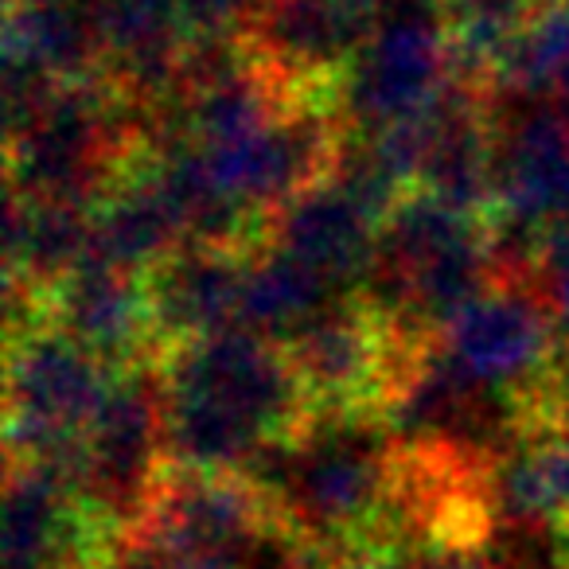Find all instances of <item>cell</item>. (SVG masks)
Segmentation results:
<instances>
[{
  "mask_svg": "<svg viewBox=\"0 0 569 569\" xmlns=\"http://www.w3.org/2000/svg\"><path fill=\"white\" fill-rule=\"evenodd\" d=\"M157 382L176 472L253 476L317 421L284 343L250 328L160 351Z\"/></svg>",
  "mask_w": 569,
  "mask_h": 569,
  "instance_id": "6da1fadb",
  "label": "cell"
},
{
  "mask_svg": "<svg viewBox=\"0 0 569 569\" xmlns=\"http://www.w3.org/2000/svg\"><path fill=\"white\" fill-rule=\"evenodd\" d=\"M284 522L312 553H351L387 546L398 511L395 445L379 441V418H317L297 445L269 457Z\"/></svg>",
  "mask_w": 569,
  "mask_h": 569,
  "instance_id": "7a4b0ae2",
  "label": "cell"
},
{
  "mask_svg": "<svg viewBox=\"0 0 569 569\" xmlns=\"http://www.w3.org/2000/svg\"><path fill=\"white\" fill-rule=\"evenodd\" d=\"M496 222L452 207L429 191H410L382 222L371 293L406 332L437 340L457 312L488 293L503 269Z\"/></svg>",
  "mask_w": 569,
  "mask_h": 569,
  "instance_id": "3957f363",
  "label": "cell"
},
{
  "mask_svg": "<svg viewBox=\"0 0 569 569\" xmlns=\"http://www.w3.org/2000/svg\"><path fill=\"white\" fill-rule=\"evenodd\" d=\"M118 379L110 363L40 317L9 332V457L82 480L87 433Z\"/></svg>",
  "mask_w": 569,
  "mask_h": 569,
  "instance_id": "277c9868",
  "label": "cell"
},
{
  "mask_svg": "<svg viewBox=\"0 0 569 569\" xmlns=\"http://www.w3.org/2000/svg\"><path fill=\"white\" fill-rule=\"evenodd\" d=\"M433 356L468 395L511 406L515 426L535 418L566 367L561 332L522 277H499L437 332Z\"/></svg>",
  "mask_w": 569,
  "mask_h": 569,
  "instance_id": "5b68a950",
  "label": "cell"
},
{
  "mask_svg": "<svg viewBox=\"0 0 569 569\" xmlns=\"http://www.w3.org/2000/svg\"><path fill=\"white\" fill-rule=\"evenodd\" d=\"M129 106L133 102L106 74L56 87L48 102L9 133V188L90 203L141 141L126 113Z\"/></svg>",
  "mask_w": 569,
  "mask_h": 569,
  "instance_id": "8992f818",
  "label": "cell"
},
{
  "mask_svg": "<svg viewBox=\"0 0 569 569\" xmlns=\"http://www.w3.org/2000/svg\"><path fill=\"white\" fill-rule=\"evenodd\" d=\"M468 74L437 0H398L343 71L340 118L356 133L426 118Z\"/></svg>",
  "mask_w": 569,
  "mask_h": 569,
  "instance_id": "52a82bcc",
  "label": "cell"
},
{
  "mask_svg": "<svg viewBox=\"0 0 569 569\" xmlns=\"http://www.w3.org/2000/svg\"><path fill=\"white\" fill-rule=\"evenodd\" d=\"M164 476L168 452L157 363L129 367V371H118L110 398L102 402L87 433L79 488L129 542L149 519V507Z\"/></svg>",
  "mask_w": 569,
  "mask_h": 569,
  "instance_id": "ba28073f",
  "label": "cell"
},
{
  "mask_svg": "<svg viewBox=\"0 0 569 569\" xmlns=\"http://www.w3.org/2000/svg\"><path fill=\"white\" fill-rule=\"evenodd\" d=\"M118 527L67 476L40 465L9 468L4 569H98Z\"/></svg>",
  "mask_w": 569,
  "mask_h": 569,
  "instance_id": "9c48e42d",
  "label": "cell"
},
{
  "mask_svg": "<svg viewBox=\"0 0 569 569\" xmlns=\"http://www.w3.org/2000/svg\"><path fill=\"white\" fill-rule=\"evenodd\" d=\"M43 297H48L51 325H59L113 371L157 363L160 340L144 273L87 258Z\"/></svg>",
  "mask_w": 569,
  "mask_h": 569,
  "instance_id": "30bf717a",
  "label": "cell"
},
{
  "mask_svg": "<svg viewBox=\"0 0 569 569\" xmlns=\"http://www.w3.org/2000/svg\"><path fill=\"white\" fill-rule=\"evenodd\" d=\"M253 250L188 242L144 273L160 351L246 328V273Z\"/></svg>",
  "mask_w": 569,
  "mask_h": 569,
  "instance_id": "8fae6325",
  "label": "cell"
},
{
  "mask_svg": "<svg viewBox=\"0 0 569 569\" xmlns=\"http://www.w3.org/2000/svg\"><path fill=\"white\" fill-rule=\"evenodd\" d=\"M558 219H569V113L535 102V110L515 118L499 137V191L491 222L499 242L519 238L527 250L530 238Z\"/></svg>",
  "mask_w": 569,
  "mask_h": 569,
  "instance_id": "7c38bea8",
  "label": "cell"
},
{
  "mask_svg": "<svg viewBox=\"0 0 569 569\" xmlns=\"http://www.w3.org/2000/svg\"><path fill=\"white\" fill-rule=\"evenodd\" d=\"M382 219L340 180L328 176L273 214L269 242L301 258L340 293H363L379 266Z\"/></svg>",
  "mask_w": 569,
  "mask_h": 569,
  "instance_id": "4fadbf2b",
  "label": "cell"
},
{
  "mask_svg": "<svg viewBox=\"0 0 569 569\" xmlns=\"http://www.w3.org/2000/svg\"><path fill=\"white\" fill-rule=\"evenodd\" d=\"M4 63L51 87L102 74L98 0H9Z\"/></svg>",
  "mask_w": 569,
  "mask_h": 569,
  "instance_id": "5bb4252c",
  "label": "cell"
},
{
  "mask_svg": "<svg viewBox=\"0 0 569 569\" xmlns=\"http://www.w3.org/2000/svg\"><path fill=\"white\" fill-rule=\"evenodd\" d=\"M90 258V203L40 199L9 188V266L12 289L48 293Z\"/></svg>",
  "mask_w": 569,
  "mask_h": 569,
  "instance_id": "9a60e30c",
  "label": "cell"
},
{
  "mask_svg": "<svg viewBox=\"0 0 569 569\" xmlns=\"http://www.w3.org/2000/svg\"><path fill=\"white\" fill-rule=\"evenodd\" d=\"M503 515L519 522H569V418L519 429L491 476Z\"/></svg>",
  "mask_w": 569,
  "mask_h": 569,
  "instance_id": "2e32d148",
  "label": "cell"
},
{
  "mask_svg": "<svg viewBox=\"0 0 569 569\" xmlns=\"http://www.w3.org/2000/svg\"><path fill=\"white\" fill-rule=\"evenodd\" d=\"M340 297V289L325 281L312 266L266 242L253 250L250 273H246V328L284 343Z\"/></svg>",
  "mask_w": 569,
  "mask_h": 569,
  "instance_id": "e0dca14e",
  "label": "cell"
},
{
  "mask_svg": "<svg viewBox=\"0 0 569 569\" xmlns=\"http://www.w3.org/2000/svg\"><path fill=\"white\" fill-rule=\"evenodd\" d=\"M488 87L569 113V0H542L527 32L491 67Z\"/></svg>",
  "mask_w": 569,
  "mask_h": 569,
  "instance_id": "ac0fdd59",
  "label": "cell"
},
{
  "mask_svg": "<svg viewBox=\"0 0 569 569\" xmlns=\"http://www.w3.org/2000/svg\"><path fill=\"white\" fill-rule=\"evenodd\" d=\"M465 71L488 82L491 67L527 32L542 0H437Z\"/></svg>",
  "mask_w": 569,
  "mask_h": 569,
  "instance_id": "d6986e66",
  "label": "cell"
},
{
  "mask_svg": "<svg viewBox=\"0 0 569 569\" xmlns=\"http://www.w3.org/2000/svg\"><path fill=\"white\" fill-rule=\"evenodd\" d=\"M176 4L191 56H199V51L246 48L266 0H176Z\"/></svg>",
  "mask_w": 569,
  "mask_h": 569,
  "instance_id": "ffe728a7",
  "label": "cell"
},
{
  "mask_svg": "<svg viewBox=\"0 0 569 569\" xmlns=\"http://www.w3.org/2000/svg\"><path fill=\"white\" fill-rule=\"evenodd\" d=\"M418 569H496V566L483 561L472 546H441V550H429L426 558H418Z\"/></svg>",
  "mask_w": 569,
  "mask_h": 569,
  "instance_id": "44dd1931",
  "label": "cell"
},
{
  "mask_svg": "<svg viewBox=\"0 0 569 569\" xmlns=\"http://www.w3.org/2000/svg\"><path fill=\"white\" fill-rule=\"evenodd\" d=\"M336 569H418V561L402 558V553H395L390 546H379V550L351 553V558H343Z\"/></svg>",
  "mask_w": 569,
  "mask_h": 569,
  "instance_id": "7402d4cb",
  "label": "cell"
},
{
  "mask_svg": "<svg viewBox=\"0 0 569 569\" xmlns=\"http://www.w3.org/2000/svg\"><path fill=\"white\" fill-rule=\"evenodd\" d=\"M98 569H168L164 558L157 550H149L144 542H126V550L118 558H106Z\"/></svg>",
  "mask_w": 569,
  "mask_h": 569,
  "instance_id": "603a6c76",
  "label": "cell"
},
{
  "mask_svg": "<svg viewBox=\"0 0 569 569\" xmlns=\"http://www.w3.org/2000/svg\"><path fill=\"white\" fill-rule=\"evenodd\" d=\"M336 4H343V9L359 12V17H367V20H379L382 12L395 9L398 0H336Z\"/></svg>",
  "mask_w": 569,
  "mask_h": 569,
  "instance_id": "cb8c5ba5",
  "label": "cell"
},
{
  "mask_svg": "<svg viewBox=\"0 0 569 569\" xmlns=\"http://www.w3.org/2000/svg\"><path fill=\"white\" fill-rule=\"evenodd\" d=\"M558 546H561V558H566V569H569V522H566V527H561Z\"/></svg>",
  "mask_w": 569,
  "mask_h": 569,
  "instance_id": "d4e9b609",
  "label": "cell"
}]
</instances>
